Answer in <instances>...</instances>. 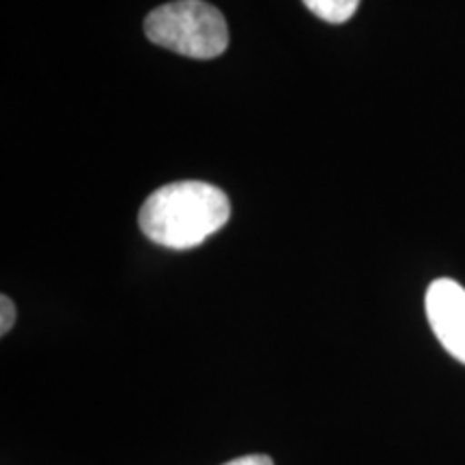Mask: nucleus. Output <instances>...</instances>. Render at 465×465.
<instances>
[{
  "mask_svg": "<svg viewBox=\"0 0 465 465\" xmlns=\"http://www.w3.org/2000/svg\"><path fill=\"white\" fill-rule=\"evenodd\" d=\"M229 196L205 182H177L155 190L141 209V229L151 242L190 250L229 223Z\"/></svg>",
  "mask_w": 465,
  "mask_h": 465,
  "instance_id": "obj_1",
  "label": "nucleus"
},
{
  "mask_svg": "<svg viewBox=\"0 0 465 465\" xmlns=\"http://www.w3.org/2000/svg\"><path fill=\"white\" fill-rule=\"evenodd\" d=\"M144 35L162 48L201 61L220 56L229 45L224 15L205 0H174L153 9Z\"/></svg>",
  "mask_w": 465,
  "mask_h": 465,
  "instance_id": "obj_2",
  "label": "nucleus"
},
{
  "mask_svg": "<svg viewBox=\"0 0 465 465\" xmlns=\"http://www.w3.org/2000/svg\"><path fill=\"white\" fill-rule=\"evenodd\" d=\"M424 308L441 347L465 364V289L450 278H438L429 284Z\"/></svg>",
  "mask_w": 465,
  "mask_h": 465,
  "instance_id": "obj_3",
  "label": "nucleus"
},
{
  "mask_svg": "<svg viewBox=\"0 0 465 465\" xmlns=\"http://www.w3.org/2000/svg\"><path fill=\"white\" fill-rule=\"evenodd\" d=\"M304 5L311 14L322 17L323 22L342 25V22L351 20L353 14H356L360 0H304Z\"/></svg>",
  "mask_w": 465,
  "mask_h": 465,
  "instance_id": "obj_4",
  "label": "nucleus"
},
{
  "mask_svg": "<svg viewBox=\"0 0 465 465\" xmlns=\"http://www.w3.org/2000/svg\"><path fill=\"white\" fill-rule=\"evenodd\" d=\"M0 312H3V315H0V334L5 336L15 323V304L7 298V295L0 298Z\"/></svg>",
  "mask_w": 465,
  "mask_h": 465,
  "instance_id": "obj_5",
  "label": "nucleus"
},
{
  "mask_svg": "<svg viewBox=\"0 0 465 465\" xmlns=\"http://www.w3.org/2000/svg\"><path fill=\"white\" fill-rule=\"evenodd\" d=\"M224 465H274V461L267 455H246L232 459V461H226Z\"/></svg>",
  "mask_w": 465,
  "mask_h": 465,
  "instance_id": "obj_6",
  "label": "nucleus"
}]
</instances>
